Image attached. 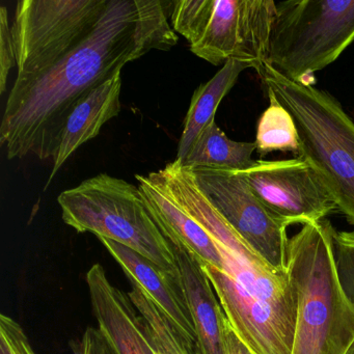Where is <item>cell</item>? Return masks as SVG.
Instances as JSON below:
<instances>
[{"label":"cell","mask_w":354,"mask_h":354,"mask_svg":"<svg viewBox=\"0 0 354 354\" xmlns=\"http://www.w3.org/2000/svg\"><path fill=\"white\" fill-rule=\"evenodd\" d=\"M16 65L12 28L9 24V13L5 7L0 8V94L7 90L8 77Z\"/></svg>","instance_id":"obj_21"},{"label":"cell","mask_w":354,"mask_h":354,"mask_svg":"<svg viewBox=\"0 0 354 354\" xmlns=\"http://www.w3.org/2000/svg\"><path fill=\"white\" fill-rule=\"evenodd\" d=\"M171 244L179 265L182 287L194 318L201 352L227 354L225 330L227 318L202 263L181 244Z\"/></svg>","instance_id":"obj_13"},{"label":"cell","mask_w":354,"mask_h":354,"mask_svg":"<svg viewBox=\"0 0 354 354\" xmlns=\"http://www.w3.org/2000/svg\"><path fill=\"white\" fill-rule=\"evenodd\" d=\"M213 0H179L171 3V28L190 45L196 42L212 11Z\"/></svg>","instance_id":"obj_19"},{"label":"cell","mask_w":354,"mask_h":354,"mask_svg":"<svg viewBox=\"0 0 354 354\" xmlns=\"http://www.w3.org/2000/svg\"><path fill=\"white\" fill-rule=\"evenodd\" d=\"M127 294L144 320L158 354H202L198 345L190 341L138 286L132 285Z\"/></svg>","instance_id":"obj_17"},{"label":"cell","mask_w":354,"mask_h":354,"mask_svg":"<svg viewBox=\"0 0 354 354\" xmlns=\"http://www.w3.org/2000/svg\"><path fill=\"white\" fill-rule=\"evenodd\" d=\"M57 202L64 223L78 233L123 244L182 283L173 246L153 218L138 186L100 174L62 192Z\"/></svg>","instance_id":"obj_4"},{"label":"cell","mask_w":354,"mask_h":354,"mask_svg":"<svg viewBox=\"0 0 354 354\" xmlns=\"http://www.w3.org/2000/svg\"><path fill=\"white\" fill-rule=\"evenodd\" d=\"M333 227L306 223L288 244V273L297 295L291 354H346L354 342V310L342 291L333 252Z\"/></svg>","instance_id":"obj_2"},{"label":"cell","mask_w":354,"mask_h":354,"mask_svg":"<svg viewBox=\"0 0 354 354\" xmlns=\"http://www.w3.org/2000/svg\"><path fill=\"white\" fill-rule=\"evenodd\" d=\"M250 67L243 62L229 61L209 82L201 84L190 101L179 140L177 159L184 161L201 134L215 121V113L223 99L229 94L244 70Z\"/></svg>","instance_id":"obj_15"},{"label":"cell","mask_w":354,"mask_h":354,"mask_svg":"<svg viewBox=\"0 0 354 354\" xmlns=\"http://www.w3.org/2000/svg\"><path fill=\"white\" fill-rule=\"evenodd\" d=\"M354 41V0L277 3L267 64L293 82L328 67Z\"/></svg>","instance_id":"obj_5"},{"label":"cell","mask_w":354,"mask_h":354,"mask_svg":"<svg viewBox=\"0 0 354 354\" xmlns=\"http://www.w3.org/2000/svg\"><path fill=\"white\" fill-rule=\"evenodd\" d=\"M346 354H354V342L352 343V345L350 346L349 349L347 350Z\"/></svg>","instance_id":"obj_24"},{"label":"cell","mask_w":354,"mask_h":354,"mask_svg":"<svg viewBox=\"0 0 354 354\" xmlns=\"http://www.w3.org/2000/svg\"><path fill=\"white\" fill-rule=\"evenodd\" d=\"M254 151L256 142L230 140L214 121L201 134L182 165L190 169L210 167L242 171L256 163L252 159Z\"/></svg>","instance_id":"obj_16"},{"label":"cell","mask_w":354,"mask_h":354,"mask_svg":"<svg viewBox=\"0 0 354 354\" xmlns=\"http://www.w3.org/2000/svg\"><path fill=\"white\" fill-rule=\"evenodd\" d=\"M239 173L257 198L289 227L319 223L337 210L314 169L300 157L256 160Z\"/></svg>","instance_id":"obj_9"},{"label":"cell","mask_w":354,"mask_h":354,"mask_svg":"<svg viewBox=\"0 0 354 354\" xmlns=\"http://www.w3.org/2000/svg\"><path fill=\"white\" fill-rule=\"evenodd\" d=\"M99 239L132 285L142 289L190 341L198 345L194 318L182 283L136 250L107 238Z\"/></svg>","instance_id":"obj_12"},{"label":"cell","mask_w":354,"mask_h":354,"mask_svg":"<svg viewBox=\"0 0 354 354\" xmlns=\"http://www.w3.org/2000/svg\"><path fill=\"white\" fill-rule=\"evenodd\" d=\"M86 354H117L115 350L111 349L109 347H100L96 348V349L91 350V351L86 352Z\"/></svg>","instance_id":"obj_23"},{"label":"cell","mask_w":354,"mask_h":354,"mask_svg":"<svg viewBox=\"0 0 354 354\" xmlns=\"http://www.w3.org/2000/svg\"><path fill=\"white\" fill-rule=\"evenodd\" d=\"M333 252L337 279L344 295L354 310V232L333 227Z\"/></svg>","instance_id":"obj_20"},{"label":"cell","mask_w":354,"mask_h":354,"mask_svg":"<svg viewBox=\"0 0 354 354\" xmlns=\"http://www.w3.org/2000/svg\"><path fill=\"white\" fill-rule=\"evenodd\" d=\"M86 279L98 328L117 354H158L128 294L111 283L104 267L93 265Z\"/></svg>","instance_id":"obj_10"},{"label":"cell","mask_w":354,"mask_h":354,"mask_svg":"<svg viewBox=\"0 0 354 354\" xmlns=\"http://www.w3.org/2000/svg\"><path fill=\"white\" fill-rule=\"evenodd\" d=\"M268 92V109L262 113L257 128V151L261 156L271 152H291L299 154L297 127L291 113Z\"/></svg>","instance_id":"obj_18"},{"label":"cell","mask_w":354,"mask_h":354,"mask_svg":"<svg viewBox=\"0 0 354 354\" xmlns=\"http://www.w3.org/2000/svg\"><path fill=\"white\" fill-rule=\"evenodd\" d=\"M275 17L273 0H213L204 30L190 50L214 66L233 59L259 72L267 64Z\"/></svg>","instance_id":"obj_7"},{"label":"cell","mask_w":354,"mask_h":354,"mask_svg":"<svg viewBox=\"0 0 354 354\" xmlns=\"http://www.w3.org/2000/svg\"><path fill=\"white\" fill-rule=\"evenodd\" d=\"M192 171L198 186L233 229L269 264L287 271L289 225L257 198L239 171L210 167Z\"/></svg>","instance_id":"obj_8"},{"label":"cell","mask_w":354,"mask_h":354,"mask_svg":"<svg viewBox=\"0 0 354 354\" xmlns=\"http://www.w3.org/2000/svg\"><path fill=\"white\" fill-rule=\"evenodd\" d=\"M121 73L91 91L73 109L62 132L59 149L53 158V171L45 190L50 185L64 163L82 145L100 133L103 126L121 111Z\"/></svg>","instance_id":"obj_14"},{"label":"cell","mask_w":354,"mask_h":354,"mask_svg":"<svg viewBox=\"0 0 354 354\" xmlns=\"http://www.w3.org/2000/svg\"><path fill=\"white\" fill-rule=\"evenodd\" d=\"M109 0H21L12 24L17 77L46 71L94 30Z\"/></svg>","instance_id":"obj_6"},{"label":"cell","mask_w":354,"mask_h":354,"mask_svg":"<svg viewBox=\"0 0 354 354\" xmlns=\"http://www.w3.org/2000/svg\"><path fill=\"white\" fill-rule=\"evenodd\" d=\"M169 3L109 0L104 15L80 46L46 71L15 80L0 126L8 158L34 154L53 160L70 113L91 91L150 51L175 47L178 36L169 24Z\"/></svg>","instance_id":"obj_1"},{"label":"cell","mask_w":354,"mask_h":354,"mask_svg":"<svg viewBox=\"0 0 354 354\" xmlns=\"http://www.w3.org/2000/svg\"><path fill=\"white\" fill-rule=\"evenodd\" d=\"M136 179L149 211L167 240L187 248L202 264L223 269V258L212 238L176 200L158 173L136 175Z\"/></svg>","instance_id":"obj_11"},{"label":"cell","mask_w":354,"mask_h":354,"mask_svg":"<svg viewBox=\"0 0 354 354\" xmlns=\"http://www.w3.org/2000/svg\"><path fill=\"white\" fill-rule=\"evenodd\" d=\"M258 74L293 117L300 158L312 167L337 210L354 225V120L330 95L293 82L268 64Z\"/></svg>","instance_id":"obj_3"},{"label":"cell","mask_w":354,"mask_h":354,"mask_svg":"<svg viewBox=\"0 0 354 354\" xmlns=\"http://www.w3.org/2000/svg\"><path fill=\"white\" fill-rule=\"evenodd\" d=\"M225 349L227 354H252L248 346L238 337L230 324L229 320L225 323Z\"/></svg>","instance_id":"obj_22"}]
</instances>
